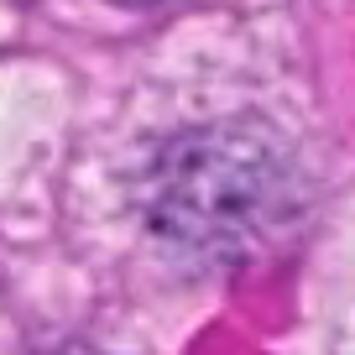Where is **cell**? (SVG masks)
Masks as SVG:
<instances>
[{
    "mask_svg": "<svg viewBox=\"0 0 355 355\" xmlns=\"http://www.w3.org/2000/svg\"><path fill=\"white\" fill-rule=\"evenodd\" d=\"M293 204V178L277 141L245 125L183 131L162 146L146 178V214L183 251L230 256L266 241Z\"/></svg>",
    "mask_w": 355,
    "mask_h": 355,
    "instance_id": "1",
    "label": "cell"
},
{
    "mask_svg": "<svg viewBox=\"0 0 355 355\" xmlns=\"http://www.w3.org/2000/svg\"><path fill=\"white\" fill-rule=\"evenodd\" d=\"M121 6H157V0H121Z\"/></svg>",
    "mask_w": 355,
    "mask_h": 355,
    "instance_id": "2",
    "label": "cell"
}]
</instances>
